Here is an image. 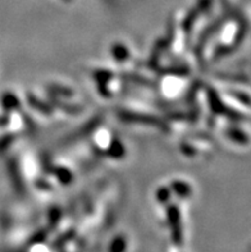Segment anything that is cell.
Instances as JSON below:
<instances>
[{"label": "cell", "mask_w": 251, "mask_h": 252, "mask_svg": "<svg viewBox=\"0 0 251 252\" xmlns=\"http://www.w3.org/2000/svg\"><path fill=\"white\" fill-rule=\"evenodd\" d=\"M126 251V242H124L123 238H115L113 242H111V246L109 252H124Z\"/></svg>", "instance_id": "obj_1"}]
</instances>
